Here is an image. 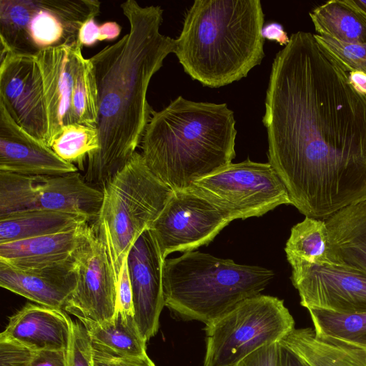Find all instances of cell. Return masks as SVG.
Wrapping results in <instances>:
<instances>
[{"mask_svg": "<svg viewBox=\"0 0 366 366\" xmlns=\"http://www.w3.org/2000/svg\"><path fill=\"white\" fill-rule=\"evenodd\" d=\"M264 104L269 163L300 212L325 219L366 197V94L314 34L276 54Z\"/></svg>", "mask_w": 366, "mask_h": 366, "instance_id": "1", "label": "cell"}, {"mask_svg": "<svg viewBox=\"0 0 366 366\" xmlns=\"http://www.w3.org/2000/svg\"><path fill=\"white\" fill-rule=\"evenodd\" d=\"M120 6L129 32L89 58L99 90V147L88 157L84 178L101 191L142 144L154 112L147 99L150 81L175 48V39L160 32L161 6L134 0Z\"/></svg>", "mask_w": 366, "mask_h": 366, "instance_id": "2", "label": "cell"}, {"mask_svg": "<svg viewBox=\"0 0 366 366\" xmlns=\"http://www.w3.org/2000/svg\"><path fill=\"white\" fill-rule=\"evenodd\" d=\"M234 112L225 103L178 97L154 112L142 141L149 169L173 191L184 190L235 157Z\"/></svg>", "mask_w": 366, "mask_h": 366, "instance_id": "3", "label": "cell"}, {"mask_svg": "<svg viewBox=\"0 0 366 366\" xmlns=\"http://www.w3.org/2000/svg\"><path fill=\"white\" fill-rule=\"evenodd\" d=\"M264 16L259 0H196L174 53L184 71L204 86L239 81L264 56Z\"/></svg>", "mask_w": 366, "mask_h": 366, "instance_id": "4", "label": "cell"}, {"mask_svg": "<svg viewBox=\"0 0 366 366\" xmlns=\"http://www.w3.org/2000/svg\"><path fill=\"white\" fill-rule=\"evenodd\" d=\"M274 275L264 267L239 264L199 251L186 252L164 260V305L182 319L206 325L259 295Z\"/></svg>", "mask_w": 366, "mask_h": 366, "instance_id": "5", "label": "cell"}, {"mask_svg": "<svg viewBox=\"0 0 366 366\" xmlns=\"http://www.w3.org/2000/svg\"><path fill=\"white\" fill-rule=\"evenodd\" d=\"M172 192L137 152L102 189L103 200L94 226L107 247L117 284L132 245L150 229Z\"/></svg>", "mask_w": 366, "mask_h": 366, "instance_id": "6", "label": "cell"}, {"mask_svg": "<svg viewBox=\"0 0 366 366\" xmlns=\"http://www.w3.org/2000/svg\"><path fill=\"white\" fill-rule=\"evenodd\" d=\"M98 0H0L1 52L35 55L75 43L84 22L100 11Z\"/></svg>", "mask_w": 366, "mask_h": 366, "instance_id": "7", "label": "cell"}, {"mask_svg": "<svg viewBox=\"0 0 366 366\" xmlns=\"http://www.w3.org/2000/svg\"><path fill=\"white\" fill-rule=\"evenodd\" d=\"M294 328L283 300L261 294L249 297L205 325L204 366H237L260 347L280 342Z\"/></svg>", "mask_w": 366, "mask_h": 366, "instance_id": "8", "label": "cell"}, {"mask_svg": "<svg viewBox=\"0 0 366 366\" xmlns=\"http://www.w3.org/2000/svg\"><path fill=\"white\" fill-rule=\"evenodd\" d=\"M189 189L233 220L260 217L281 204H291L287 189L272 165L249 159L231 163L195 181Z\"/></svg>", "mask_w": 366, "mask_h": 366, "instance_id": "9", "label": "cell"}, {"mask_svg": "<svg viewBox=\"0 0 366 366\" xmlns=\"http://www.w3.org/2000/svg\"><path fill=\"white\" fill-rule=\"evenodd\" d=\"M102 200V191L90 186L77 172L34 176L0 171V217L48 209L78 214L96 221Z\"/></svg>", "mask_w": 366, "mask_h": 366, "instance_id": "10", "label": "cell"}, {"mask_svg": "<svg viewBox=\"0 0 366 366\" xmlns=\"http://www.w3.org/2000/svg\"><path fill=\"white\" fill-rule=\"evenodd\" d=\"M232 218L187 189L173 191L150 227L164 259L174 252H189L212 242Z\"/></svg>", "mask_w": 366, "mask_h": 366, "instance_id": "11", "label": "cell"}, {"mask_svg": "<svg viewBox=\"0 0 366 366\" xmlns=\"http://www.w3.org/2000/svg\"><path fill=\"white\" fill-rule=\"evenodd\" d=\"M76 286L64 310L80 322L102 323L117 310V281L107 247L94 224L74 254Z\"/></svg>", "mask_w": 366, "mask_h": 366, "instance_id": "12", "label": "cell"}, {"mask_svg": "<svg viewBox=\"0 0 366 366\" xmlns=\"http://www.w3.org/2000/svg\"><path fill=\"white\" fill-rule=\"evenodd\" d=\"M0 63V102L21 127L47 145L46 102L35 55L1 53Z\"/></svg>", "mask_w": 366, "mask_h": 366, "instance_id": "13", "label": "cell"}, {"mask_svg": "<svg viewBox=\"0 0 366 366\" xmlns=\"http://www.w3.org/2000/svg\"><path fill=\"white\" fill-rule=\"evenodd\" d=\"M292 267L291 280L300 304L339 313L366 312V275L339 264L298 262Z\"/></svg>", "mask_w": 366, "mask_h": 366, "instance_id": "14", "label": "cell"}, {"mask_svg": "<svg viewBox=\"0 0 366 366\" xmlns=\"http://www.w3.org/2000/svg\"><path fill=\"white\" fill-rule=\"evenodd\" d=\"M132 291L134 317L147 342L157 332L164 305L163 258L150 229L135 241L127 257Z\"/></svg>", "mask_w": 366, "mask_h": 366, "instance_id": "15", "label": "cell"}, {"mask_svg": "<svg viewBox=\"0 0 366 366\" xmlns=\"http://www.w3.org/2000/svg\"><path fill=\"white\" fill-rule=\"evenodd\" d=\"M78 41L43 49L35 54L42 78L48 119V142L62 128L76 123L71 99L78 70L85 59Z\"/></svg>", "mask_w": 366, "mask_h": 366, "instance_id": "16", "label": "cell"}, {"mask_svg": "<svg viewBox=\"0 0 366 366\" xmlns=\"http://www.w3.org/2000/svg\"><path fill=\"white\" fill-rule=\"evenodd\" d=\"M0 171L53 176L76 172L78 168L21 127L0 102Z\"/></svg>", "mask_w": 366, "mask_h": 366, "instance_id": "17", "label": "cell"}, {"mask_svg": "<svg viewBox=\"0 0 366 366\" xmlns=\"http://www.w3.org/2000/svg\"><path fill=\"white\" fill-rule=\"evenodd\" d=\"M76 282L74 254L59 263L29 269L0 262L1 287L47 307L63 310Z\"/></svg>", "mask_w": 366, "mask_h": 366, "instance_id": "18", "label": "cell"}, {"mask_svg": "<svg viewBox=\"0 0 366 366\" xmlns=\"http://www.w3.org/2000/svg\"><path fill=\"white\" fill-rule=\"evenodd\" d=\"M72 320L63 310L26 304L9 319L4 338L32 351L66 350Z\"/></svg>", "mask_w": 366, "mask_h": 366, "instance_id": "19", "label": "cell"}, {"mask_svg": "<svg viewBox=\"0 0 366 366\" xmlns=\"http://www.w3.org/2000/svg\"><path fill=\"white\" fill-rule=\"evenodd\" d=\"M92 229L89 224L61 233L0 244V262L29 269L54 264L70 259Z\"/></svg>", "mask_w": 366, "mask_h": 366, "instance_id": "20", "label": "cell"}, {"mask_svg": "<svg viewBox=\"0 0 366 366\" xmlns=\"http://www.w3.org/2000/svg\"><path fill=\"white\" fill-rule=\"evenodd\" d=\"M323 219L337 264L366 275V197Z\"/></svg>", "mask_w": 366, "mask_h": 366, "instance_id": "21", "label": "cell"}, {"mask_svg": "<svg viewBox=\"0 0 366 366\" xmlns=\"http://www.w3.org/2000/svg\"><path fill=\"white\" fill-rule=\"evenodd\" d=\"M90 220L85 216L34 209L0 217V244L78 229Z\"/></svg>", "mask_w": 366, "mask_h": 366, "instance_id": "22", "label": "cell"}, {"mask_svg": "<svg viewBox=\"0 0 366 366\" xmlns=\"http://www.w3.org/2000/svg\"><path fill=\"white\" fill-rule=\"evenodd\" d=\"M308 366H366V351L318 337L314 329L294 328L281 341Z\"/></svg>", "mask_w": 366, "mask_h": 366, "instance_id": "23", "label": "cell"}, {"mask_svg": "<svg viewBox=\"0 0 366 366\" xmlns=\"http://www.w3.org/2000/svg\"><path fill=\"white\" fill-rule=\"evenodd\" d=\"M81 323L94 346L123 357L147 355V341L138 328L134 315L117 310L114 317L106 322Z\"/></svg>", "mask_w": 366, "mask_h": 366, "instance_id": "24", "label": "cell"}, {"mask_svg": "<svg viewBox=\"0 0 366 366\" xmlns=\"http://www.w3.org/2000/svg\"><path fill=\"white\" fill-rule=\"evenodd\" d=\"M316 31L348 44L366 42V16L347 0H332L310 13Z\"/></svg>", "mask_w": 366, "mask_h": 366, "instance_id": "25", "label": "cell"}, {"mask_svg": "<svg viewBox=\"0 0 366 366\" xmlns=\"http://www.w3.org/2000/svg\"><path fill=\"white\" fill-rule=\"evenodd\" d=\"M288 262L337 264L323 219L305 217L291 229L285 246Z\"/></svg>", "mask_w": 366, "mask_h": 366, "instance_id": "26", "label": "cell"}, {"mask_svg": "<svg viewBox=\"0 0 366 366\" xmlns=\"http://www.w3.org/2000/svg\"><path fill=\"white\" fill-rule=\"evenodd\" d=\"M307 310L318 337L366 349V312L339 313L317 308Z\"/></svg>", "mask_w": 366, "mask_h": 366, "instance_id": "27", "label": "cell"}, {"mask_svg": "<svg viewBox=\"0 0 366 366\" xmlns=\"http://www.w3.org/2000/svg\"><path fill=\"white\" fill-rule=\"evenodd\" d=\"M50 147L61 159L84 170L88 157L99 147L98 129L77 122L66 125Z\"/></svg>", "mask_w": 366, "mask_h": 366, "instance_id": "28", "label": "cell"}, {"mask_svg": "<svg viewBox=\"0 0 366 366\" xmlns=\"http://www.w3.org/2000/svg\"><path fill=\"white\" fill-rule=\"evenodd\" d=\"M71 105L76 122L96 127L99 117V90L94 65L84 59L75 79Z\"/></svg>", "mask_w": 366, "mask_h": 366, "instance_id": "29", "label": "cell"}, {"mask_svg": "<svg viewBox=\"0 0 366 366\" xmlns=\"http://www.w3.org/2000/svg\"><path fill=\"white\" fill-rule=\"evenodd\" d=\"M314 36L345 71H361L366 74V42L348 44L326 36L314 34Z\"/></svg>", "mask_w": 366, "mask_h": 366, "instance_id": "30", "label": "cell"}, {"mask_svg": "<svg viewBox=\"0 0 366 366\" xmlns=\"http://www.w3.org/2000/svg\"><path fill=\"white\" fill-rule=\"evenodd\" d=\"M66 366H94L92 342L86 328L79 322L72 321Z\"/></svg>", "mask_w": 366, "mask_h": 366, "instance_id": "31", "label": "cell"}, {"mask_svg": "<svg viewBox=\"0 0 366 366\" xmlns=\"http://www.w3.org/2000/svg\"><path fill=\"white\" fill-rule=\"evenodd\" d=\"M121 30L120 25L115 21H106L98 24L94 19H90L81 26L77 41L81 46H91L98 41L116 39Z\"/></svg>", "mask_w": 366, "mask_h": 366, "instance_id": "32", "label": "cell"}, {"mask_svg": "<svg viewBox=\"0 0 366 366\" xmlns=\"http://www.w3.org/2000/svg\"><path fill=\"white\" fill-rule=\"evenodd\" d=\"M32 355V350L0 338V366H31Z\"/></svg>", "mask_w": 366, "mask_h": 366, "instance_id": "33", "label": "cell"}, {"mask_svg": "<svg viewBox=\"0 0 366 366\" xmlns=\"http://www.w3.org/2000/svg\"><path fill=\"white\" fill-rule=\"evenodd\" d=\"M94 366H156L147 355L137 357L115 355L93 345Z\"/></svg>", "mask_w": 366, "mask_h": 366, "instance_id": "34", "label": "cell"}, {"mask_svg": "<svg viewBox=\"0 0 366 366\" xmlns=\"http://www.w3.org/2000/svg\"><path fill=\"white\" fill-rule=\"evenodd\" d=\"M237 366H279V342L260 347Z\"/></svg>", "mask_w": 366, "mask_h": 366, "instance_id": "35", "label": "cell"}, {"mask_svg": "<svg viewBox=\"0 0 366 366\" xmlns=\"http://www.w3.org/2000/svg\"><path fill=\"white\" fill-rule=\"evenodd\" d=\"M117 310L134 315L133 297L127 260L124 262L117 285Z\"/></svg>", "mask_w": 366, "mask_h": 366, "instance_id": "36", "label": "cell"}, {"mask_svg": "<svg viewBox=\"0 0 366 366\" xmlns=\"http://www.w3.org/2000/svg\"><path fill=\"white\" fill-rule=\"evenodd\" d=\"M31 366H66V350L33 351Z\"/></svg>", "mask_w": 366, "mask_h": 366, "instance_id": "37", "label": "cell"}, {"mask_svg": "<svg viewBox=\"0 0 366 366\" xmlns=\"http://www.w3.org/2000/svg\"><path fill=\"white\" fill-rule=\"evenodd\" d=\"M262 36L264 39L274 41L281 46H286L290 41V37L283 26L277 22H269L263 26Z\"/></svg>", "mask_w": 366, "mask_h": 366, "instance_id": "38", "label": "cell"}, {"mask_svg": "<svg viewBox=\"0 0 366 366\" xmlns=\"http://www.w3.org/2000/svg\"><path fill=\"white\" fill-rule=\"evenodd\" d=\"M279 366H308L281 342H279Z\"/></svg>", "mask_w": 366, "mask_h": 366, "instance_id": "39", "label": "cell"}, {"mask_svg": "<svg viewBox=\"0 0 366 366\" xmlns=\"http://www.w3.org/2000/svg\"><path fill=\"white\" fill-rule=\"evenodd\" d=\"M352 85L360 92L366 94V74L361 71H352L348 74Z\"/></svg>", "mask_w": 366, "mask_h": 366, "instance_id": "40", "label": "cell"}, {"mask_svg": "<svg viewBox=\"0 0 366 366\" xmlns=\"http://www.w3.org/2000/svg\"><path fill=\"white\" fill-rule=\"evenodd\" d=\"M348 2L366 16V1L347 0Z\"/></svg>", "mask_w": 366, "mask_h": 366, "instance_id": "41", "label": "cell"}, {"mask_svg": "<svg viewBox=\"0 0 366 366\" xmlns=\"http://www.w3.org/2000/svg\"><path fill=\"white\" fill-rule=\"evenodd\" d=\"M365 350V351H366V349H365V350Z\"/></svg>", "mask_w": 366, "mask_h": 366, "instance_id": "42", "label": "cell"}]
</instances>
